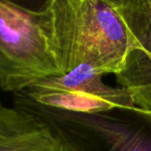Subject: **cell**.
<instances>
[{"label": "cell", "instance_id": "cell-1", "mask_svg": "<svg viewBox=\"0 0 151 151\" xmlns=\"http://www.w3.org/2000/svg\"><path fill=\"white\" fill-rule=\"evenodd\" d=\"M63 73L81 65L116 75L133 47L124 22L106 0H55L50 8Z\"/></svg>", "mask_w": 151, "mask_h": 151}, {"label": "cell", "instance_id": "cell-2", "mask_svg": "<svg viewBox=\"0 0 151 151\" xmlns=\"http://www.w3.org/2000/svg\"><path fill=\"white\" fill-rule=\"evenodd\" d=\"M49 10L29 14L0 2V88L22 93L37 81L63 75Z\"/></svg>", "mask_w": 151, "mask_h": 151}, {"label": "cell", "instance_id": "cell-3", "mask_svg": "<svg viewBox=\"0 0 151 151\" xmlns=\"http://www.w3.org/2000/svg\"><path fill=\"white\" fill-rule=\"evenodd\" d=\"M17 105L48 122L69 151H151V112L137 106L75 113L38 105L22 93Z\"/></svg>", "mask_w": 151, "mask_h": 151}, {"label": "cell", "instance_id": "cell-4", "mask_svg": "<svg viewBox=\"0 0 151 151\" xmlns=\"http://www.w3.org/2000/svg\"><path fill=\"white\" fill-rule=\"evenodd\" d=\"M22 93L38 105L75 113H103L136 106L128 91L106 84L103 75L86 65L39 80Z\"/></svg>", "mask_w": 151, "mask_h": 151}, {"label": "cell", "instance_id": "cell-5", "mask_svg": "<svg viewBox=\"0 0 151 151\" xmlns=\"http://www.w3.org/2000/svg\"><path fill=\"white\" fill-rule=\"evenodd\" d=\"M0 151H69L54 129L27 109L0 102Z\"/></svg>", "mask_w": 151, "mask_h": 151}, {"label": "cell", "instance_id": "cell-6", "mask_svg": "<svg viewBox=\"0 0 151 151\" xmlns=\"http://www.w3.org/2000/svg\"><path fill=\"white\" fill-rule=\"evenodd\" d=\"M119 86L128 91L137 107L151 112V56L131 47L122 69L116 74Z\"/></svg>", "mask_w": 151, "mask_h": 151}, {"label": "cell", "instance_id": "cell-7", "mask_svg": "<svg viewBox=\"0 0 151 151\" xmlns=\"http://www.w3.org/2000/svg\"><path fill=\"white\" fill-rule=\"evenodd\" d=\"M124 22L133 47L151 56V0H106Z\"/></svg>", "mask_w": 151, "mask_h": 151}, {"label": "cell", "instance_id": "cell-8", "mask_svg": "<svg viewBox=\"0 0 151 151\" xmlns=\"http://www.w3.org/2000/svg\"><path fill=\"white\" fill-rule=\"evenodd\" d=\"M55 0H0L2 3L21 9L23 12L34 14L48 12Z\"/></svg>", "mask_w": 151, "mask_h": 151}]
</instances>
